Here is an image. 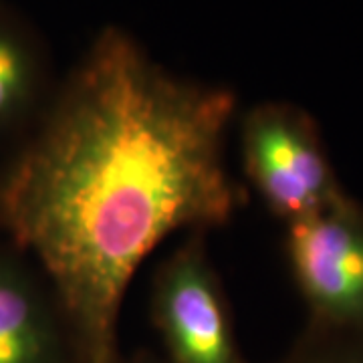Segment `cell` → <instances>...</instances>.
I'll return each instance as SVG.
<instances>
[{
	"label": "cell",
	"instance_id": "obj_6",
	"mask_svg": "<svg viewBox=\"0 0 363 363\" xmlns=\"http://www.w3.org/2000/svg\"><path fill=\"white\" fill-rule=\"evenodd\" d=\"M51 93L35 37L0 13V133L33 123Z\"/></svg>",
	"mask_w": 363,
	"mask_h": 363
},
{
	"label": "cell",
	"instance_id": "obj_4",
	"mask_svg": "<svg viewBox=\"0 0 363 363\" xmlns=\"http://www.w3.org/2000/svg\"><path fill=\"white\" fill-rule=\"evenodd\" d=\"M291 277L311 323L363 331V204L347 192L285 224Z\"/></svg>",
	"mask_w": 363,
	"mask_h": 363
},
{
	"label": "cell",
	"instance_id": "obj_3",
	"mask_svg": "<svg viewBox=\"0 0 363 363\" xmlns=\"http://www.w3.org/2000/svg\"><path fill=\"white\" fill-rule=\"evenodd\" d=\"M150 293L152 321L169 363H247L206 233L186 234L169 250Z\"/></svg>",
	"mask_w": 363,
	"mask_h": 363
},
{
	"label": "cell",
	"instance_id": "obj_8",
	"mask_svg": "<svg viewBox=\"0 0 363 363\" xmlns=\"http://www.w3.org/2000/svg\"><path fill=\"white\" fill-rule=\"evenodd\" d=\"M116 363H166V362H162V359H160V357H156L154 353H147V351H138V353L128 355V357L119 355Z\"/></svg>",
	"mask_w": 363,
	"mask_h": 363
},
{
	"label": "cell",
	"instance_id": "obj_7",
	"mask_svg": "<svg viewBox=\"0 0 363 363\" xmlns=\"http://www.w3.org/2000/svg\"><path fill=\"white\" fill-rule=\"evenodd\" d=\"M277 363H363V331L307 323Z\"/></svg>",
	"mask_w": 363,
	"mask_h": 363
},
{
	"label": "cell",
	"instance_id": "obj_2",
	"mask_svg": "<svg viewBox=\"0 0 363 363\" xmlns=\"http://www.w3.org/2000/svg\"><path fill=\"white\" fill-rule=\"evenodd\" d=\"M240 156L250 186L285 224L345 194L317 121L289 101H260L240 116Z\"/></svg>",
	"mask_w": 363,
	"mask_h": 363
},
{
	"label": "cell",
	"instance_id": "obj_5",
	"mask_svg": "<svg viewBox=\"0 0 363 363\" xmlns=\"http://www.w3.org/2000/svg\"><path fill=\"white\" fill-rule=\"evenodd\" d=\"M0 363H87L61 298L14 247L0 248Z\"/></svg>",
	"mask_w": 363,
	"mask_h": 363
},
{
	"label": "cell",
	"instance_id": "obj_1",
	"mask_svg": "<svg viewBox=\"0 0 363 363\" xmlns=\"http://www.w3.org/2000/svg\"><path fill=\"white\" fill-rule=\"evenodd\" d=\"M236 117L233 87L176 75L104 26L2 169L0 228L51 283L87 363L121 355L119 315L147 255L242 206L226 166Z\"/></svg>",
	"mask_w": 363,
	"mask_h": 363
}]
</instances>
